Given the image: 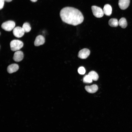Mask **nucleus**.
Here are the masks:
<instances>
[{
    "mask_svg": "<svg viewBox=\"0 0 132 132\" xmlns=\"http://www.w3.org/2000/svg\"><path fill=\"white\" fill-rule=\"evenodd\" d=\"M90 54V51L87 48H84L80 50L78 52V57L82 59L87 58Z\"/></svg>",
    "mask_w": 132,
    "mask_h": 132,
    "instance_id": "obj_6",
    "label": "nucleus"
},
{
    "mask_svg": "<svg viewBox=\"0 0 132 132\" xmlns=\"http://www.w3.org/2000/svg\"><path fill=\"white\" fill-rule=\"evenodd\" d=\"M88 75L91 77L93 80H97L99 78V76L98 74L94 71H90Z\"/></svg>",
    "mask_w": 132,
    "mask_h": 132,
    "instance_id": "obj_15",
    "label": "nucleus"
},
{
    "mask_svg": "<svg viewBox=\"0 0 132 132\" xmlns=\"http://www.w3.org/2000/svg\"><path fill=\"white\" fill-rule=\"evenodd\" d=\"M25 32H29L31 30V27L30 24L27 22L23 23L22 27Z\"/></svg>",
    "mask_w": 132,
    "mask_h": 132,
    "instance_id": "obj_16",
    "label": "nucleus"
},
{
    "mask_svg": "<svg viewBox=\"0 0 132 132\" xmlns=\"http://www.w3.org/2000/svg\"><path fill=\"white\" fill-rule=\"evenodd\" d=\"M92 79L91 77L88 74L85 76L83 79V81L85 83H91L92 81Z\"/></svg>",
    "mask_w": 132,
    "mask_h": 132,
    "instance_id": "obj_17",
    "label": "nucleus"
},
{
    "mask_svg": "<svg viewBox=\"0 0 132 132\" xmlns=\"http://www.w3.org/2000/svg\"><path fill=\"white\" fill-rule=\"evenodd\" d=\"M130 2V0H119V7L121 9H126L128 7Z\"/></svg>",
    "mask_w": 132,
    "mask_h": 132,
    "instance_id": "obj_9",
    "label": "nucleus"
},
{
    "mask_svg": "<svg viewBox=\"0 0 132 132\" xmlns=\"http://www.w3.org/2000/svg\"><path fill=\"white\" fill-rule=\"evenodd\" d=\"M22 27L17 26L15 27L13 29V35L17 38H21L23 36L24 33Z\"/></svg>",
    "mask_w": 132,
    "mask_h": 132,
    "instance_id": "obj_5",
    "label": "nucleus"
},
{
    "mask_svg": "<svg viewBox=\"0 0 132 132\" xmlns=\"http://www.w3.org/2000/svg\"><path fill=\"white\" fill-rule=\"evenodd\" d=\"M91 8L93 14L96 17L100 18L103 16V10L100 7L94 5L91 6Z\"/></svg>",
    "mask_w": 132,
    "mask_h": 132,
    "instance_id": "obj_4",
    "label": "nucleus"
},
{
    "mask_svg": "<svg viewBox=\"0 0 132 132\" xmlns=\"http://www.w3.org/2000/svg\"><path fill=\"white\" fill-rule=\"evenodd\" d=\"M11 50L13 51H19L23 46V42L18 40H14L11 41L10 44Z\"/></svg>",
    "mask_w": 132,
    "mask_h": 132,
    "instance_id": "obj_2",
    "label": "nucleus"
},
{
    "mask_svg": "<svg viewBox=\"0 0 132 132\" xmlns=\"http://www.w3.org/2000/svg\"><path fill=\"white\" fill-rule=\"evenodd\" d=\"M5 0H0V9L1 10L3 8L4 6Z\"/></svg>",
    "mask_w": 132,
    "mask_h": 132,
    "instance_id": "obj_19",
    "label": "nucleus"
},
{
    "mask_svg": "<svg viewBox=\"0 0 132 132\" xmlns=\"http://www.w3.org/2000/svg\"><path fill=\"white\" fill-rule=\"evenodd\" d=\"M37 0H30L34 2H36L37 1Z\"/></svg>",
    "mask_w": 132,
    "mask_h": 132,
    "instance_id": "obj_21",
    "label": "nucleus"
},
{
    "mask_svg": "<svg viewBox=\"0 0 132 132\" xmlns=\"http://www.w3.org/2000/svg\"><path fill=\"white\" fill-rule=\"evenodd\" d=\"M119 25L122 28H126L127 25V22L126 19L123 17L121 18L119 21Z\"/></svg>",
    "mask_w": 132,
    "mask_h": 132,
    "instance_id": "obj_14",
    "label": "nucleus"
},
{
    "mask_svg": "<svg viewBox=\"0 0 132 132\" xmlns=\"http://www.w3.org/2000/svg\"><path fill=\"white\" fill-rule=\"evenodd\" d=\"M85 89L88 92L93 93L96 92L97 91L98 87L97 85L93 84L90 86H86Z\"/></svg>",
    "mask_w": 132,
    "mask_h": 132,
    "instance_id": "obj_10",
    "label": "nucleus"
},
{
    "mask_svg": "<svg viewBox=\"0 0 132 132\" xmlns=\"http://www.w3.org/2000/svg\"><path fill=\"white\" fill-rule=\"evenodd\" d=\"M78 72L80 74L83 75L86 72V70L84 67L83 66H81L78 68Z\"/></svg>",
    "mask_w": 132,
    "mask_h": 132,
    "instance_id": "obj_18",
    "label": "nucleus"
},
{
    "mask_svg": "<svg viewBox=\"0 0 132 132\" xmlns=\"http://www.w3.org/2000/svg\"><path fill=\"white\" fill-rule=\"evenodd\" d=\"M19 68L18 65L16 64H11L8 66L7 68L8 72L9 73H12L17 71Z\"/></svg>",
    "mask_w": 132,
    "mask_h": 132,
    "instance_id": "obj_11",
    "label": "nucleus"
},
{
    "mask_svg": "<svg viewBox=\"0 0 132 132\" xmlns=\"http://www.w3.org/2000/svg\"><path fill=\"white\" fill-rule=\"evenodd\" d=\"M12 0H5V1L7 2H10Z\"/></svg>",
    "mask_w": 132,
    "mask_h": 132,
    "instance_id": "obj_20",
    "label": "nucleus"
},
{
    "mask_svg": "<svg viewBox=\"0 0 132 132\" xmlns=\"http://www.w3.org/2000/svg\"><path fill=\"white\" fill-rule=\"evenodd\" d=\"M45 39L44 36L40 35L37 36L34 42V45L36 46H38L43 44L45 43Z\"/></svg>",
    "mask_w": 132,
    "mask_h": 132,
    "instance_id": "obj_8",
    "label": "nucleus"
},
{
    "mask_svg": "<svg viewBox=\"0 0 132 132\" xmlns=\"http://www.w3.org/2000/svg\"><path fill=\"white\" fill-rule=\"evenodd\" d=\"M23 57V52L21 51H16L14 54L13 59V60L16 62H19L21 61Z\"/></svg>",
    "mask_w": 132,
    "mask_h": 132,
    "instance_id": "obj_7",
    "label": "nucleus"
},
{
    "mask_svg": "<svg viewBox=\"0 0 132 132\" xmlns=\"http://www.w3.org/2000/svg\"><path fill=\"white\" fill-rule=\"evenodd\" d=\"M60 15L64 22L74 26L81 23L84 19L83 14L79 10L71 7L63 8L60 11Z\"/></svg>",
    "mask_w": 132,
    "mask_h": 132,
    "instance_id": "obj_1",
    "label": "nucleus"
},
{
    "mask_svg": "<svg viewBox=\"0 0 132 132\" xmlns=\"http://www.w3.org/2000/svg\"><path fill=\"white\" fill-rule=\"evenodd\" d=\"M15 25V23L14 21L10 20L3 23L1 25V27L6 31H10L14 29Z\"/></svg>",
    "mask_w": 132,
    "mask_h": 132,
    "instance_id": "obj_3",
    "label": "nucleus"
},
{
    "mask_svg": "<svg viewBox=\"0 0 132 132\" xmlns=\"http://www.w3.org/2000/svg\"><path fill=\"white\" fill-rule=\"evenodd\" d=\"M109 25L112 27H116L119 25V21L115 18H111L110 19L108 22Z\"/></svg>",
    "mask_w": 132,
    "mask_h": 132,
    "instance_id": "obj_13",
    "label": "nucleus"
},
{
    "mask_svg": "<svg viewBox=\"0 0 132 132\" xmlns=\"http://www.w3.org/2000/svg\"><path fill=\"white\" fill-rule=\"evenodd\" d=\"M103 10L104 14L107 16H110L111 14L112 8L111 6L109 4L104 5Z\"/></svg>",
    "mask_w": 132,
    "mask_h": 132,
    "instance_id": "obj_12",
    "label": "nucleus"
}]
</instances>
